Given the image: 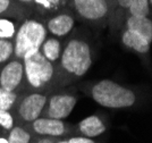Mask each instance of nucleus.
<instances>
[{
	"instance_id": "f257e3e1",
	"label": "nucleus",
	"mask_w": 152,
	"mask_h": 143,
	"mask_svg": "<svg viewBox=\"0 0 152 143\" xmlns=\"http://www.w3.org/2000/svg\"><path fill=\"white\" fill-rule=\"evenodd\" d=\"M96 57V44L90 32L74 29L64 39L63 50L56 64L57 89L73 85L92 67Z\"/></svg>"
},
{
	"instance_id": "f03ea898",
	"label": "nucleus",
	"mask_w": 152,
	"mask_h": 143,
	"mask_svg": "<svg viewBox=\"0 0 152 143\" xmlns=\"http://www.w3.org/2000/svg\"><path fill=\"white\" fill-rule=\"evenodd\" d=\"M81 89L95 103L108 109H132L140 103V94L135 89L113 80L84 82Z\"/></svg>"
},
{
	"instance_id": "7ed1b4c3",
	"label": "nucleus",
	"mask_w": 152,
	"mask_h": 143,
	"mask_svg": "<svg viewBox=\"0 0 152 143\" xmlns=\"http://www.w3.org/2000/svg\"><path fill=\"white\" fill-rule=\"evenodd\" d=\"M47 37L43 18L31 15L19 23L14 37V58L24 60L25 57L39 51Z\"/></svg>"
},
{
	"instance_id": "20e7f679",
	"label": "nucleus",
	"mask_w": 152,
	"mask_h": 143,
	"mask_svg": "<svg viewBox=\"0 0 152 143\" xmlns=\"http://www.w3.org/2000/svg\"><path fill=\"white\" fill-rule=\"evenodd\" d=\"M25 89L51 92L57 89L56 66L45 59L40 50L24 58Z\"/></svg>"
},
{
	"instance_id": "39448f33",
	"label": "nucleus",
	"mask_w": 152,
	"mask_h": 143,
	"mask_svg": "<svg viewBox=\"0 0 152 143\" xmlns=\"http://www.w3.org/2000/svg\"><path fill=\"white\" fill-rule=\"evenodd\" d=\"M69 7L77 21L101 30L109 25L115 9V0H70Z\"/></svg>"
},
{
	"instance_id": "423d86ee",
	"label": "nucleus",
	"mask_w": 152,
	"mask_h": 143,
	"mask_svg": "<svg viewBox=\"0 0 152 143\" xmlns=\"http://www.w3.org/2000/svg\"><path fill=\"white\" fill-rule=\"evenodd\" d=\"M49 92L34 91L25 89L19 92L10 112L15 119V124L27 126L41 116Z\"/></svg>"
},
{
	"instance_id": "0eeeda50",
	"label": "nucleus",
	"mask_w": 152,
	"mask_h": 143,
	"mask_svg": "<svg viewBox=\"0 0 152 143\" xmlns=\"http://www.w3.org/2000/svg\"><path fill=\"white\" fill-rule=\"evenodd\" d=\"M77 100L78 95L73 85L55 89L49 92L47 103L41 116L55 119L67 118L75 108Z\"/></svg>"
},
{
	"instance_id": "6e6552de",
	"label": "nucleus",
	"mask_w": 152,
	"mask_h": 143,
	"mask_svg": "<svg viewBox=\"0 0 152 143\" xmlns=\"http://www.w3.org/2000/svg\"><path fill=\"white\" fill-rule=\"evenodd\" d=\"M33 136L51 137V139H63L75 134V125L69 124L64 119H55L42 117L33 120L26 126Z\"/></svg>"
},
{
	"instance_id": "1a4fd4ad",
	"label": "nucleus",
	"mask_w": 152,
	"mask_h": 143,
	"mask_svg": "<svg viewBox=\"0 0 152 143\" xmlns=\"http://www.w3.org/2000/svg\"><path fill=\"white\" fill-rule=\"evenodd\" d=\"M0 87L16 93L25 90L24 62L22 59L12 58L0 66Z\"/></svg>"
},
{
	"instance_id": "9d476101",
	"label": "nucleus",
	"mask_w": 152,
	"mask_h": 143,
	"mask_svg": "<svg viewBox=\"0 0 152 143\" xmlns=\"http://www.w3.org/2000/svg\"><path fill=\"white\" fill-rule=\"evenodd\" d=\"M76 21L77 19L75 14L69 7H66L43 17L48 34L63 40L68 37L75 29Z\"/></svg>"
},
{
	"instance_id": "9b49d317",
	"label": "nucleus",
	"mask_w": 152,
	"mask_h": 143,
	"mask_svg": "<svg viewBox=\"0 0 152 143\" xmlns=\"http://www.w3.org/2000/svg\"><path fill=\"white\" fill-rule=\"evenodd\" d=\"M121 44L129 51H133L134 54L139 55L141 58L148 62L150 56V47L151 42H149L143 35L133 31L131 29H121L119 31Z\"/></svg>"
},
{
	"instance_id": "f8f14e48",
	"label": "nucleus",
	"mask_w": 152,
	"mask_h": 143,
	"mask_svg": "<svg viewBox=\"0 0 152 143\" xmlns=\"http://www.w3.org/2000/svg\"><path fill=\"white\" fill-rule=\"evenodd\" d=\"M108 130L107 124L100 115H92L82 119L75 125V134L94 139L102 135Z\"/></svg>"
},
{
	"instance_id": "ddd939ff",
	"label": "nucleus",
	"mask_w": 152,
	"mask_h": 143,
	"mask_svg": "<svg viewBox=\"0 0 152 143\" xmlns=\"http://www.w3.org/2000/svg\"><path fill=\"white\" fill-rule=\"evenodd\" d=\"M31 15L33 12L30 9L19 5L15 0H0V17L14 19L20 23Z\"/></svg>"
},
{
	"instance_id": "4468645a",
	"label": "nucleus",
	"mask_w": 152,
	"mask_h": 143,
	"mask_svg": "<svg viewBox=\"0 0 152 143\" xmlns=\"http://www.w3.org/2000/svg\"><path fill=\"white\" fill-rule=\"evenodd\" d=\"M121 29H131L133 31L140 33L145 37L149 42L152 43V19L148 16H131L126 15L123 22Z\"/></svg>"
},
{
	"instance_id": "2eb2a0df",
	"label": "nucleus",
	"mask_w": 152,
	"mask_h": 143,
	"mask_svg": "<svg viewBox=\"0 0 152 143\" xmlns=\"http://www.w3.org/2000/svg\"><path fill=\"white\" fill-rule=\"evenodd\" d=\"M63 39H59V37H52V35L48 34V37H45V40L43 41V43L40 48V52L45 56V59H48L49 62H52L56 66V64L59 60L61 50H63Z\"/></svg>"
},
{
	"instance_id": "dca6fc26",
	"label": "nucleus",
	"mask_w": 152,
	"mask_h": 143,
	"mask_svg": "<svg viewBox=\"0 0 152 143\" xmlns=\"http://www.w3.org/2000/svg\"><path fill=\"white\" fill-rule=\"evenodd\" d=\"M69 4L70 0H35L33 14L43 18L52 12L69 7Z\"/></svg>"
},
{
	"instance_id": "f3484780",
	"label": "nucleus",
	"mask_w": 152,
	"mask_h": 143,
	"mask_svg": "<svg viewBox=\"0 0 152 143\" xmlns=\"http://www.w3.org/2000/svg\"><path fill=\"white\" fill-rule=\"evenodd\" d=\"M33 135L28 128L23 125L15 124L8 132V143H32Z\"/></svg>"
},
{
	"instance_id": "a211bd4d",
	"label": "nucleus",
	"mask_w": 152,
	"mask_h": 143,
	"mask_svg": "<svg viewBox=\"0 0 152 143\" xmlns=\"http://www.w3.org/2000/svg\"><path fill=\"white\" fill-rule=\"evenodd\" d=\"M151 0H134L127 10V15L131 16H151Z\"/></svg>"
},
{
	"instance_id": "6ab92c4d",
	"label": "nucleus",
	"mask_w": 152,
	"mask_h": 143,
	"mask_svg": "<svg viewBox=\"0 0 152 143\" xmlns=\"http://www.w3.org/2000/svg\"><path fill=\"white\" fill-rule=\"evenodd\" d=\"M19 23L10 18L0 17V39H14Z\"/></svg>"
},
{
	"instance_id": "aec40b11",
	"label": "nucleus",
	"mask_w": 152,
	"mask_h": 143,
	"mask_svg": "<svg viewBox=\"0 0 152 143\" xmlns=\"http://www.w3.org/2000/svg\"><path fill=\"white\" fill-rule=\"evenodd\" d=\"M14 58V39H0V66Z\"/></svg>"
},
{
	"instance_id": "412c9836",
	"label": "nucleus",
	"mask_w": 152,
	"mask_h": 143,
	"mask_svg": "<svg viewBox=\"0 0 152 143\" xmlns=\"http://www.w3.org/2000/svg\"><path fill=\"white\" fill-rule=\"evenodd\" d=\"M18 93L9 92L0 87V111L1 110H10L16 101Z\"/></svg>"
},
{
	"instance_id": "4be33fe9",
	"label": "nucleus",
	"mask_w": 152,
	"mask_h": 143,
	"mask_svg": "<svg viewBox=\"0 0 152 143\" xmlns=\"http://www.w3.org/2000/svg\"><path fill=\"white\" fill-rule=\"evenodd\" d=\"M15 125V119L10 110H1L0 111V128L9 132Z\"/></svg>"
},
{
	"instance_id": "5701e85b",
	"label": "nucleus",
	"mask_w": 152,
	"mask_h": 143,
	"mask_svg": "<svg viewBox=\"0 0 152 143\" xmlns=\"http://www.w3.org/2000/svg\"><path fill=\"white\" fill-rule=\"evenodd\" d=\"M55 143H102L96 141L91 137L81 136V135H69V136L63 137V139H57L55 140Z\"/></svg>"
},
{
	"instance_id": "b1692460",
	"label": "nucleus",
	"mask_w": 152,
	"mask_h": 143,
	"mask_svg": "<svg viewBox=\"0 0 152 143\" xmlns=\"http://www.w3.org/2000/svg\"><path fill=\"white\" fill-rule=\"evenodd\" d=\"M15 1H17L19 5L24 6L25 8L30 9V10L33 12V8H34V1H35V0H15Z\"/></svg>"
},
{
	"instance_id": "393cba45",
	"label": "nucleus",
	"mask_w": 152,
	"mask_h": 143,
	"mask_svg": "<svg viewBox=\"0 0 152 143\" xmlns=\"http://www.w3.org/2000/svg\"><path fill=\"white\" fill-rule=\"evenodd\" d=\"M32 143H55V139H51V137L33 136Z\"/></svg>"
},
{
	"instance_id": "a878e982",
	"label": "nucleus",
	"mask_w": 152,
	"mask_h": 143,
	"mask_svg": "<svg viewBox=\"0 0 152 143\" xmlns=\"http://www.w3.org/2000/svg\"><path fill=\"white\" fill-rule=\"evenodd\" d=\"M0 143H8V132L0 128Z\"/></svg>"
}]
</instances>
